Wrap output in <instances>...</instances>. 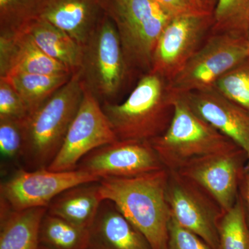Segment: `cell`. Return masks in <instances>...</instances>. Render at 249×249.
Returning a JSON list of instances; mask_svg holds the SVG:
<instances>
[{"label":"cell","mask_w":249,"mask_h":249,"mask_svg":"<svg viewBox=\"0 0 249 249\" xmlns=\"http://www.w3.org/2000/svg\"><path fill=\"white\" fill-rule=\"evenodd\" d=\"M101 178L83 170L52 171L48 168H19L0 185V203L20 211L47 208L54 198L71 187L99 181Z\"/></svg>","instance_id":"obj_8"},{"label":"cell","mask_w":249,"mask_h":249,"mask_svg":"<svg viewBox=\"0 0 249 249\" xmlns=\"http://www.w3.org/2000/svg\"><path fill=\"white\" fill-rule=\"evenodd\" d=\"M40 245L51 249H89V229L45 214L41 223Z\"/></svg>","instance_id":"obj_22"},{"label":"cell","mask_w":249,"mask_h":249,"mask_svg":"<svg viewBox=\"0 0 249 249\" xmlns=\"http://www.w3.org/2000/svg\"><path fill=\"white\" fill-rule=\"evenodd\" d=\"M166 168L129 178L100 180L103 199L112 201L121 213L146 237L152 249H167L171 213L166 199Z\"/></svg>","instance_id":"obj_1"},{"label":"cell","mask_w":249,"mask_h":249,"mask_svg":"<svg viewBox=\"0 0 249 249\" xmlns=\"http://www.w3.org/2000/svg\"><path fill=\"white\" fill-rule=\"evenodd\" d=\"M14 72L40 74L73 73L61 62L44 53L24 31L0 36V77Z\"/></svg>","instance_id":"obj_16"},{"label":"cell","mask_w":249,"mask_h":249,"mask_svg":"<svg viewBox=\"0 0 249 249\" xmlns=\"http://www.w3.org/2000/svg\"><path fill=\"white\" fill-rule=\"evenodd\" d=\"M22 121L0 119V152L4 160L22 163L24 150Z\"/></svg>","instance_id":"obj_27"},{"label":"cell","mask_w":249,"mask_h":249,"mask_svg":"<svg viewBox=\"0 0 249 249\" xmlns=\"http://www.w3.org/2000/svg\"><path fill=\"white\" fill-rule=\"evenodd\" d=\"M89 233V249H152L146 237L108 199L100 206Z\"/></svg>","instance_id":"obj_17"},{"label":"cell","mask_w":249,"mask_h":249,"mask_svg":"<svg viewBox=\"0 0 249 249\" xmlns=\"http://www.w3.org/2000/svg\"><path fill=\"white\" fill-rule=\"evenodd\" d=\"M106 14L117 29L129 76L151 71L157 41L172 18L153 0H109Z\"/></svg>","instance_id":"obj_5"},{"label":"cell","mask_w":249,"mask_h":249,"mask_svg":"<svg viewBox=\"0 0 249 249\" xmlns=\"http://www.w3.org/2000/svg\"><path fill=\"white\" fill-rule=\"evenodd\" d=\"M192 110L231 140L249 160V111L215 88L178 95Z\"/></svg>","instance_id":"obj_14"},{"label":"cell","mask_w":249,"mask_h":249,"mask_svg":"<svg viewBox=\"0 0 249 249\" xmlns=\"http://www.w3.org/2000/svg\"><path fill=\"white\" fill-rule=\"evenodd\" d=\"M248 57L245 36L214 33L168 81V88L175 95L213 89L218 80Z\"/></svg>","instance_id":"obj_7"},{"label":"cell","mask_w":249,"mask_h":249,"mask_svg":"<svg viewBox=\"0 0 249 249\" xmlns=\"http://www.w3.org/2000/svg\"><path fill=\"white\" fill-rule=\"evenodd\" d=\"M212 25V15L172 18L157 41L150 71L169 81L204 44Z\"/></svg>","instance_id":"obj_12"},{"label":"cell","mask_w":249,"mask_h":249,"mask_svg":"<svg viewBox=\"0 0 249 249\" xmlns=\"http://www.w3.org/2000/svg\"><path fill=\"white\" fill-rule=\"evenodd\" d=\"M72 75L73 73L55 75L14 72L3 77L14 87L30 115L66 84Z\"/></svg>","instance_id":"obj_21"},{"label":"cell","mask_w":249,"mask_h":249,"mask_svg":"<svg viewBox=\"0 0 249 249\" xmlns=\"http://www.w3.org/2000/svg\"><path fill=\"white\" fill-rule=\"evenodd\" d=\"M149 142L170 171H178L196 159L238 147L199 117L178 95L168 129Z\"/></svg>","instance_id":"obj_4"},{"label":"cell","mask_w":249,"mask_h":249,"mask_svg":"<svg viewBox=\"0 0 249 249\" xmlns=\"http://www.w3.org/2000/svg\"><path fill=\"white\" fill-rule=\"evenodd\" d=\"M167 249H214L201 237L178 224L171 216Z\"/></svg>","instance_id":"obj_29"},{"label":"cell","mask_w":249,"mask_h":249,"mask_svg":"<svg viewBox=\"0 0 249 249\" xmlns=\"http://www.w3.org/2000/svg\"><path fill=\"white\" fill-rule=\"evenodd\" d=\"M219 249H249V227L240 197L223 213L219 226Z\"/></svg>","instance_id":"obj_24"},{"label":"cell","mask_w":249,"mask_h":249,"mask_svg":"<svg viewBox=\"0 0 249 249\" xmlns=\"http://www.w3.org/2000/svg\"><path fill=\"white\" fill-rule=\"evenodd\" d=\"M247 160L246 152L236 147L196 159L177 172L200 187L225 212L238 199Z\"/></svg>","instance_id":"obj_11"},{"label":"cell","mask_w":249,"mask_h":249,"mask_svg":"<svg viewBox=\"0 0 249 249\" xmlns=\"http://www.w3.org/2000/svg\"><path fill=\"white\" fill-rule=\"evenodd\" d=\"M239 197L243 206L246 219L249 227V160H247L241 178Z\"/></svg>","instance_id":"obj_31"},{"label":"cell","mask_w":249,"mask_h":249,"mask_svg":"<svg viewBox=\"0 0 249 249\" xmlns=\"http://www.w3.org/2000/svg\"><path fill=\"white\" fill-rule=\"evenodd\" d=\"M22 31L29 34L49 57L61 62L73 73L79 70L83 47L65 31L45 19L36 18L28 23Z\"/></svg>","instance_id":"obj_20"},{"label":"cell","mask_w":249,"mask_h":249,"mask_svg":"<svg viewBox=\"0 0 249 249\" xmlns=\"http://www.w3.org/2000/svg\"><path fill=\"white\" fill-rule=\"evenodd\" d=\"M246 39H247V47H248L249 55V28L248 31H247V36H246Z\"/></svg>","instance_id":"obj_33"},{"label":"cell","mask_w":249,"mask_h":249,"mask_svg":"<svg viewBox=\"0 0 249 249\" xmlns=\"http://www.w3.org/2000/svg\"><path fill=\"white\" fill-rule=\"evenodd\" d=\"M171 18L191 15H212L199 0H153Z\"/></svg>","instance_id":"obj_30"},{"label":"cell","mask_w":249,"mask_h":249,"mask_svg":"<svg viewBox=\"0 0 249 249\" xmlns=\"http://www.w3.org/2000/svg\"><path fill=\"white\" fill-rule=\"evenodd\" d=\"M84 87L78 71L35 112L22 121L24 169L47 168L58 155L80 107Z\"/></svg>","instance_id":"obj_3"},{"label":"cell","mask_w":249,"mask_h":249,"mask_svg":"<svg viewBox=\"0 0 249 249\" xmlns=\"http://www.w3.org/2000/svg\"><path fill=\"white\" fill-rule=\"evenodd\" d=\"M212 18L214 33L246 37L249 28V0H216Z\"/></svg>","instance_id":"obj_23"},{"label":"cell","mask_w":249,"mask_h":249,"mask_svg":"<svg viewBox=\"0 0 249 249\" xmlns=\"http://www.w3.org/2000/svg\"><path fill=\"white\" fill-rule=\"evenodd\" d=\"M47 208L16 211L0 203V249H39L40 229Z\"/></svg>","instance_id":"obj_19"},{"label":"cell","mask_w":249,"mask_h":249,"mask_svg":"<svg viewBox=\"0 0 249 249\" xmlns=\"http://www.w3.org/2000/svg\"><path fill=\"white\" fill-rule=\"evenodd\" d=\"M214 88L249 111V57L218 80Z\"/></svg>","instance_id":"obj_26"},{"label":"cell","mask_w":249,"mask_h":249,"mask_svg":"<svg viewBox=\"0 0 249 249\" xmlns=\"http://www.w3.org/2000/svg\"><path fill=\"white\" fill-rule=\"evenodd\" d=\"M37 17V0H0V36L22 32Z\"/></svg>","instance_id":"obj_25"},{"label":"cell","mask_w":249,"mask_h":249,"mask_svg":"<svg viewBox=\"0 0 249 249\" xmlns=\"http://www.w3.org/2000/svg\"><path fill=\"white\" fill-rule=\"evenodd\" d=\"M28 116L29 111L14 87L0 77V119L22 121Z\"/></svg>","instance_id":"obj_28"},{"label":"cell","mask_w":249,"mask_h":249,"mask_svg":"<svg viewBox=\"0 0 249 249\" xmlns=\"http://www.w3.org/2000/svg\"><path fill=\"white\" fill-rule=\"evenodd\" d=\"M83 47L78 73L85 89L101 105L116 103L129 73L115 24L107 14Z\"/></svg>","instance_id":"obj_6"},{"label":"cell","mask_w":249,"mask_h":249,"mask_svg":"<svg viewBox=\"0 0 249 249\" xmlns=\"http://www.w3.org/2000/svg\"><path fill=\"white\" fill-rule=\"evenodd\" d=\"M164 168L150 142L118 141L85 156L76 170L101 179L138 176Z\"/></svg>","instance_id":"obj_13"},{"label":"cell","mask_w":249,"mask_h":249,"mask_svg":"<svg viewBox=\"0 0 249 249\" xmlns=\"http://www.w3.org/2000/svg\"><path fill=\"white\" fill-rule=\"evenodd\" d=\"M39 249H51L47 248V247H44V246L40 245V247H39Z\"/></svg>","instance_id":"obj_34"},{"label":"cell","mask_w":249,"mask_h":249,"mask_svg":"<svg viewBox=\"0 0 249 249\" xmlns=\"http://www.w3.org/2000/svg\"><path fill=\"white\" fill-rule=\"evenodd\" d=\"M166 199L171 216L214 249H219L218 226L224 211L200 187L177 171H170Z\"/></svg>","instance_id":"obj_9"},{"label":"cell","mask_w":249,"mask_h":249,"mask_svg":"<svg viewBox=\"0 0 249 249\" xmlns=\"http://www.w3.org/2000/svg\"><path fill=\"white\" fill-rule=\"evenodd\" d=\"M85 89L83 101L67 132L65 142L48 169L76 170L80 160L95 149L118 142L99 101Z\"/></svg>","instance_id":"obj_10"},{"label":"cell","mask_w":249,"mask_h":249,"mask_svg":"<svg viewBox=\"0 0 249 249\" xmlns=\"http://www.w3.org/2000/svg\"><path fill=\"white\" fill-rule=\"evenodd\" d=\"M109 0H37V18L84 45L106 16Z\"/></svg>","instance_id":"obj_15"},{"label":"cell","mask_w":249,"mask_h":249,"mask_svg":"<svg viewBox=\"0 0 249 249\" xmlns=\"http://www.w3.org/2000/svg\"><path fill=\"white\" fill-rule=\"evenodd\" d=\"M199 1H200L205 6H206L213 14V11L216 0H199Z\"/></svg>","instance_id":"obj_32"},{"label":"cell","mask_w":249,"mask_h":249,"mask_svg":"<svg viewBox=\"0 0 249 249\" xmlns=\"http://www.w3.org/2000/svg\"><path fill=\"white\" fill-rule=\"evenodd\" d=\"M99 181L82 183L62 192L49 205L47 213L89 229L104 200Z\"/></svg>","instance_id":"obj_18"},{"label":"cell","mask_w":249,"mask_h":249,"mask_svg":"<svg viewBox=\"0 0 249 249\" xmlns=\"http://www.w3.org/2000/svg\"><path fill=\"white\" fill-rule=\"evenodd\" d=\"M175 98L168 80L150 71L141 76L124 102L101 106L118 140L150 142L170 125Z\"/></svg>","instance_id":"obj_2"}]
</instances>
